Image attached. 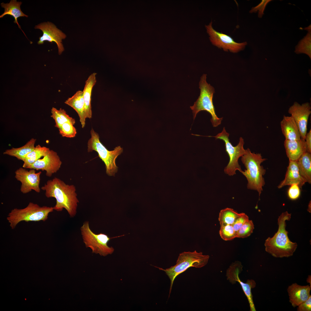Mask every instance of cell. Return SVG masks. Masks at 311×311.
<instances>
[{
	"mask_svg": "<svg viewBox=\"0 0 311 311\" xmlns=\"http://www.w3.org/2000/svg\"><path fill=\"white\" fill-rule=\"evenodd\" d=\"M306 182V180L299 173L297 161H289L285 179L277 187L280 189L286 185L296 184L300 188Z\"/></svg>",
	"mask_w": 311,
	"mask_h": 311,
	"instance_id": "obj_16",
	"label": "cell"
},
{
	"mask_svg": "<svg viewBox=\"0 0 311 311\" xmlns=\"http://www.w3.org/2000/svg\"><path fill=\"white\" fill-rule=\"evenodd\" d=\"M96 73H93L89 76L85 81L83 91L86 118L90 119L92 117L91 97L92 88L96 82Z\"/></svg>",
	"mask_w": 311,
	"mask_h": 311,
	"instance_id": "obj_21",
	"label": "cell"
},
{
	"mask_svg": "<svg viewBox=\"0 0 311 311\" xmlns=\"http://www.w3.org/2000/svg\"><path fill=\"white\" fill-rule=\"evenodd\" d=\"M280 125L282 132L285 137V140L297 141L301 139L298 126L291 116L284 115L280 122Z\"/></svg>",
	"mask_w": 311,
	"mask_h": 311,
	"instance_id": "obj_17",
	"label": "cell"
},
{
	"mask_svg": "<svg viewBox=\"0 0 311 311\" xmlns=\"http://www.w3.org/2000/svg\"><path fill=\"white\" fill-rule=\"evenodd\" d=\"M254 229L253 221L249 219L236 232L237 238H244L249 236L253 233Z\"/></svg>",
	"mask_w": 311,
	"mask_h": 311,
	"instance_id": "obj_30",
	"label": "cell"
},
{
	"mask_svg": "<svg viewBox=\"0 0 311 311\" xmlns=\"http://www.w3.org/2000/svg\"><path fill=\"white\" fill-rule=\"evenodd\" d=\"M271 0H262L261 2L257 5L252 8L250 11V13H256L258 11V17L259 18H262L264 14V11L267 4Z\"/></svg>",
	"mask_w": 311,
	"mask_h": 311,
	"instance_id": "obj_34",
	"label": "cell"
},
{
	"mask_svg": "<svg viewBox=\"0 0 311 311\" xmlns=\"http://www.w3.org/2000/svg\"><path fill=\"white\" fill-rule=\"evenodd\" d=\"M298 311H311V295L306 301L300 304L298 306Z\"/></svg>",
	"mask_w": 311,
	"mask_h": 311,
	"instance_id": "obj_35",
	"label": "cell"
},
{
	"mask_svg": "<svg viewBox=\"0 0 311 311\" xmlns=\"http://www.w3.org/2000/svg\"><path fill=\"white\" fill-rule=\"evenodd\" d=\"M211 21L208 25H205L207 33L212 44L219 48H222L225 51L228 50L236 53L244 49L247 44L246 42L238 43L236 42L229 35L215 30L212 26Z\"/></svg>",
	"mask_w": 311,
	"mask_h": 311,
	"instance_id": "obj_10",
	"label": "cell"
},
{
	"mask_svg": "<svg viewBox=\"0 0 311 311\" xmlns=\"http://www.w3.org/2000/svg\"><path fill=\"white\" fill-rule=\"evenodd\" d=\"M50 149L45 147H41L38 145L35 147L33 149L28 153L25 157L22 167L27 168L41 157L45 156Z\"/></svg>",
	"mask_w": 311,
	"mask_h": 311,
	"instance_id": "obj_25",
	"label": "cell"
},
{
	"mask_svg": "<svg viewBox=\"0 0 311 311\" xmlns=\"http://www.w3.org/2000/svg\"><path fill=\"white\" fill-rule=\"evenodd\" d=\"M299 173L307 182L311 183V154L306 152L297 161Z\"/></svg>",
	"mask_w": 311,
	"mask_h": 311,
	"instance_id": "obj_24",
	"label": "cell"
},
{
	"mask_svg": "<svg viewBox=\"0 0 311 311\" xmlns=\"http://www.w3.org/2000/svg\"><path fill=\"white\" fill-rule=\"evenodd\" d=\"M219 233L221 238L225 241L231 240L237 238L236 232L231 225H221Z\"/></svg>",
	"mask_w": 311,
	"mask_h": 311,
	"instance_id": "obj_29",
	"label": "cell"
},
{
	"mask_svg": "<svg viewBox=\"0 0 311 311\" xmlns=\"http://www.w3.org/2000/svg\"><path fill=\"white\" fill-rule=\"evenodd\" d=\"M34 28L41 30L43 33L42 36L39 37V40L37 42L38 45L43 44L44 41L54 42L57 45L58 54H62L64 50L62 40L66 37L64 33L54 24L49 22H41L35 25Z\"/></svg>",
	"mask_w": 311,
	"mask_h": 311,
	"instance_id": "obj_11",
	"label": "cell"
},
{
	"mask_svg": "<svg viewBox=\"0 0 311 311\" xmlns=\"http://www.w3.org/2000/svg\"><path fill=\"white\" fill-rule=\"evenodd\" d=\"M229 136V134L226 132L225 127H224L221 132L213 137H215L216 139L221 140L224 142L225 151L229 157V161L224 168V172L225 174L231 176L235 175L237 170L240 172L242 171L239 164L238 160L240 157L245 153L246 149H244L243 147L244 141L242 137H240L238 145L234 146L230 142Z\"/></svg>",
	"mask_w": 311,
	"mask_h": 311,
	"instance_id": "obj_9",
	"label": "cell"
},
{
	"mask_svg": "<svg viewBox=\"0 0 311 311\" xmlns=\"http://www.w3.org/2000/svg\"><path fill=\"white\" fill-rule=\"evenodd\" d=\"M41 173V171L36 172L35 169H30L28 170L22 167L16 170L15 172V177L21 183V192L23 194H26L34 190L37 193H39L41 189L39 185Z\"/></svg>",
	"mask_w": 311,
	"mask_h": 311,
	"instance_id": "obj_12",
	"label": "cell"
},
{
	"mask_svg": "<svg viewBox=\"0 0 311 311\" xmlns=\"http://www.w3.org/2000/svg\"><path fill=\"white\" fill-rule=\"evenodd\" d=\"M60 134L62 136L71 138L77 134L76 129L72 123L67 122L63 124L58 128Z\"/></svg>",
	"mask_w": 311,
	"mask_h": 311,
	"instance_id": "obj_31",
	"label": "cell"
},
{
	"mask_svg": "<svg viewBox=\"0 0 311 311\" xmlns=\"http://www.w3.org/2000/svg\"><path fill=\"white\" fill-rule=\"evenodd\" d=\"M80 230L86 247L90 248L92 253L98 254L103 256L112 254L114 251L113 247L108 246L107 243L110 239L124 236L110 238L108 235L102 233L96 234L90 228L88 221L84 222Z\"/></svg>",
	"mask_w": 311,
	"mask_h": 311,
	"instance_id": "obj_8",
	"label": "cell"
},
{
	"mask_svg": "<svg viewBox=\"0 0 311 311\" xmlns=\"http://www.w3.org/2000/svg\"><path fill=\"white\" fill-rule=\"evenodd\" d=\"M22 4V2L17 1L16 0H11L9 3H2L1 5L2 7L4 9V12L0 16V18H3L6 15L12 16L14 19V22L17 23L18 27L22 31L18 22V18L21 17L27 18L28 16L24 14L21 11L20 7Z\"/></svg>",
	"mask_w": 311,
	"mask_h": 311,
	"instance_id": "obj_22",
	"label": "cell"
},
{
	"mask_svg": "<svg viewBox=\"0 0 311 311\" xmlns=\"http://www.w3.org/2000/svg\"><path fill=\"white\" fill-rule=\"evenodd\" d=\"M306 281L307 283H309L310 285V287H311V276L309 275L307 277Z\"/></svg>",
	"mask_w": 311,
	"mask_h": 311,
	"instance_id": "obj_37",
	"label": "cell"
},
{
	"mask_svg": "<svg viewBox=\"0 0 311 311\" xmlns=\"http://www.w3.org/2000/svg\"><path fill=\"white\" fill-rule=\"evenodd\" d=\"M305 141L306 147L307 152L311 153V130L307 132L305 136Z\"/></svg>",
	"mask_w": 311,
	"mask_h": 311,
	"instance_id": "obj_36",
	"label": "cell"
},
{
	"mask_svg": "<svg viewBox=\"0 0 311 311\" xmlns=\"http://www.w3.org/2000/svg\"><path fill=\"white\" fill-rule=\"evenodd\" d=\"M62 163L57 153L50 149L42 158L38 160L27 168L45 171L46 176L50 177L59 170Z\"/></svg>",
	"mask_w": 311,
	"mask_h": 311,
	"instance_id": "obj_14",
	"label": "cell"
},
{
	"mask_svg": "<svg viewBox=\"0 0 311 311\" xmlns=\"http://www.w3.org/2000/svg\"><path fill=\"white\" fill-rule=\"evenodd\" d=\"M51 116L55 122V126L58 129L65 123L70 122L73 125L75 123V119L69 116L64 109L60 108L58 110L53 107L51 109Z\"/></svg>",
	"mask_w": 311,
	"mask_h": 311,
	"instance_id": "obj_27",
	"label": "cell"
},
{
	"mask_svg": "<svg viewBox=\"0 0 311 311\" xmlns=\"http://www.w3.org/2000/svg\"><path fill=\"white\" fill-rule=\"evenodd\" d=\"M284 145L286 154L289 161H297L302 155L307 152L305 141L285 140Z\"/></svg>",
	"mask_w": 311,
	"mask_h": 311,
	"instance_id": "obj_19",
	"label": "cell"
},
{
	"mask_svg": "<svg viewBox=\"0 0 311 311\" xmlns=\"http://www.w3.org/2000/svg\"><path fill=\"white\" fill-rule=\"evenodd\" d=\"M90 134L91 137L87 143L88 151H96L98 157L105 165L106 174L109 176H114L118 170L115 160L123 152V148L119 146L113 150L109 151L100 142L98 134L92 128L91 130Z\"/></svg>",
	"mask_w": 311,
	"mask_h": 311,
	"instance_id": "obj_7",
	"label": "cell"
},
{
	"mask_svg": "<svg viewBox=\"0 0 311 311\" xmlns=\"http://www.w3.org/2000/svg\"><path fill=\"white\" fill-rule=\"evenodd\" d=\"M266 159L263 158L259 153L251 152L249 148L246 149L245 153L242 156L241 160L246 169L241 172L246 178L248 189L257 191L259 197L263 187L265 184L263 176L266 170L261 164Z\"/></svg>",
	"mask_w": 311,
	"mask_h": 311,
	"instance_id": "obj_3",
	"label": "cell"
},
{
	"mask_svg": "<svg viewBox=\"0 0 311 311\" xmlns=\"http://www.w3.org/2000/svg\"><path fill=\"white\" fill-rule=\"evenodd\" d=\"M240 214L233 208H226L221 210L219 213L218 220L220 226L232 225Z\"/></svg>",
	"mask_w": 311,
	"mask_h": 311,
	"instance_id": "obj_28",
	"label": "cell"
},
{
	"mask_svg": "<svg viewBox=\"0 0 311 311\" xmlns=\"http://www.w3.org/2000/svg\"><path fill=\"white\" fill-rule=\"evenodd\" d=\"M53 207L40 206L37 204L29 202L25 208H14L8 214L7 219L13 229L22 221H39L46 220L49 214L53 211Z\"/></svg>",
	"mask_w": 311,
	"mask_h": 311,
	"instance_id": "obj_6",
	"label": "cell"
},
{
	"mask_svg": "<svg viewBox=\"0 0 311 311\" xmlns=\"http://www.w3.org/2000/svg\"><path fill=\"white\" fill-rule=\"evenodd\" d=\"M249 219V217L245 213H240V215L236 218L232 225L235 231L237 232Z\"/></svg>",
	"mask_w": 311,
	"mask_h": 311,
	"instance_id": "obj_32",
	"label": "cell"
},
{
	"mask_svg": "<svg viewBox=\"0 0 311 311\" xmlns=\"http://www.w3.org/2000/svg\"><path fill=\"white\" fill-rule=\"evenodd\" d=\"M36 141V139L32 138L23 146L7 149L3 154L15 157L18 160L23 161L26 156L34 148Z\"/></svg>",
	"mask_w": 311,
	"mask_h": 311,
	"instance_id": "obj_23",
	"label": "cell"
},
{
	"mask_svg": "<svg viewBox=\"0 0 311 311\" xmlns=\"http://www.w3.org/2000/svg\"><path fill=\"white\" fill-rule=\"evenodd\" d=\"M304 29L308 31L306 35L295 47V52L297 54H305L311 59V24Z\"/></svg>",
	"mask_w": 311,
	"mask_h": 311,
	"instance_id": "obj_26",
	"label": "cell"
},
{
	"mask_svg": "<svg viewBox=\"0 0 311 311\" xmlns=\"http://www.w3.org/2000/svg\"><path fill=\"white\" fill-rule=\"evenodd\" d=\"M310 205H311V203L310 202V203H309V204L308 205V211L309 212V211L310 210Z\"/></svg>",
	"mask_w": 311,
	"mask_h": 311,
	"instance_id": "obj_38",
	"label": "cell"
},
{
	"mask_svg": "<svg viewBox=\"0 0 311 311\" xmlns=\"http://www.w3.org/2000/svg\"><path fill=\"white\" fill-rule=\"evenodd\" d=\"M290 186L287 192L288 196L291 200H296L300 195V187L296 184H293Z\"/></svg>",
	"mask_w": 311,
	"mask_h": 311,
	"instance_id": "obj_33",
	"label": "cell"
},
{
	"mask_svg": "<svg viewBox=\"0 0 311 311\" xmlns=\"http://www.w3.org/2000/svg\"><path fill=\"white\" fill-rule=\"evenodd\" d=\"M206 74H204L201 77L199 83L200 95L194 105L190 107V108L192 110L194 120L198 112L205 111L211 116V121L213 126L216 127L221 124L223 118H219L216 114L213 103L215 89L206 82Z\"/></svg>",
	"mask_w": 311,
	"mask_h": 311,
	"instance_id": "obj_5",
	"label": "cell"
},
{
	"mask_svg": "<svg viewBox=\"0 0 311 311\" xmlns=\"http://www.w3.org/2000/svg\"><path fill=\"white\" fill-rule=\"evenodd\" d=\"M41 189L45 191V195L47 198L53 197L56 199L54 210L61 211L64 208L71 217L75 215L79 201L74 185L66 184L59 179L55 177L48 181Z\"/></svg>",
	"mask_w": 311,
	"mask_h": 311,
	"instance_id": "obj_1",
	"label": "cell"
},
{
	"mask_svg": "<svg viewBox=\"0 0 311 311\" xmlns=\"http://www.w3.org/2000/svg\"><path fill=\"white\" fill-rule=\"evenodd\" d=\"M65 103L73 108L78 114L82 128L85 125V107L83 91L78 90L72 97L68 98Z\"/></svg>",
	"mask_w": 311,
	"mask_h": 311,
	"instance_id": "obj_18",
	"label": "cell"
},
{
	"mask_svg": "<svg viewBox=\"0 0 311 311\" xmlns=\"http://www.w3.org/2000/svg\"><path fill=\"white\" fill-rule=\"evenodd\" d=\"M291 214L287 211L282 213L278 219V230L271 238L268 237L264 243L266 251L276 258L288 257L292 256L296 251L297 244L290 241L286 230V221H289Z\"/></svg>",
	"mask_w": 311,
	"mask_h": 311,
	"instance_id": "obj_2",
	"label": "cell"
},
{
	"mask_svg": "<svg viewBox=\"0 0 311 311\" xmlns=\"http://www.w3.org/2000/svg\"><path fill=\"white\" fill-rule=\"evenodd\" d=\"M209 257L208 255H204L202 252H198L196 250L184 251L179 254L175 266L165 269L155 266L165 272L170 280L169 297L174 281L177 276L190 267L200 268L204 267L207 264Z\"/></svg>",
	"mask_w": 311,
	"mask_h": 311,
	"instance_id": "obj_4",
	"label": "cell"
},
{
	"mask_svg": "<svg viewBox=\"0 0 311 311\" xmlns=\"http://www.w3.org/2000/svg\"><path fill=\"white\" fill-rule=\"evenodd\" d=\"M240 273V272L239 271L234 272L229 278L228 280L232 284L235 283L236 282L240 283L248 299L249 304L250 311H256V310L253 300L251 289L255 287L256 283L255 281L252 279H248L245 283L242 281L239 277V274Z\"/></svg>",
	"mask_w": 311,
	"mask_h": 311,
	"instance_id": "obj_20",
	"label": "cell"
},
{
	"mask_svg": "<svg viewBox=\"0 0 311 311\" xmlns=\"http://www.w3.org/2000/svg\"><path fill=\"white\" fill-rule=\"evenodd\" d=\"M311 287L308 285L301 286L296 283L289 285L287 289L289 301L293 307L306 300L311 295Z\"/></svg>",
	"mask_w": 311,
	"mask_h": 311,
	"instance_id": "obj_15",
	"label": "cell"
},
{
	"mask_svg": "<svg viewBox=\"0 0 311 311\" xmlns=\"http://www.w3.org/2000/svg\"><path fill=\"white\" fill-rule=\"evenodd\" d=\"M311 106L309 103L301 105L295 102L288 110V113L291 115L298 126L301 139L304 141L307 132L308 120L311 113Z\"/></svg>",
	"mask_w": 311,
	"mask_h": 311,
	"instance_id": "obj_13",
	"label": "cell"
}]
</instances>
